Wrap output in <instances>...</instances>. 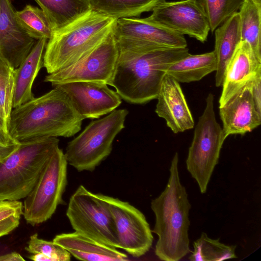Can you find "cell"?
I'll use <instances>...</instances> for the list:
<instances>
[{"label":"cell","mask_w":261,"mask_h":261,"mask_svg":"<svg viewBox=\"0 0 261 261\" xmlns=\"http://www.w3.org/2000/svg\"><path fill=\"white\" fill-rule=\"evenodd\" d=\"M155 110L174 133L193 128L194 121L179 83L166 74L162 82Z\"/></svg>","instance_id":"cell-16"},{"label":"cell","mask_w":261,"mask_h":261,"mask_svg":"<svg viewBox=\"0 0 261 261\" xmlns=\"http://www.w3.org/2000/svg\"><path fill=\"white\" fill-rule=\"evenodd\" d=\"M238 13L241 41L246 42L261 62V4L244 0Z\"/></svg>","instance_id":"cell-24"},{"label":"cell","mask_w":261,"mask_h":261,"mask_svg":"<svg viewBox=\"0 0 261 261\" xmlns=\"http://www.w3.org/2000/svg\"><path fill=\"white\" fill-rule=\"evenodd\" d=\"M128 111L114 110L92 121L68 143L64 153L68 164L78 171H93L111 153L114 140L124 127Z\"/></svg>","instance_id":"cell-6"},{"label":"cell","mask_w":261,"mask_h":261,"mask_svg":"<svg viewBox=\"0 0 261 261\" xmlns=\"http://www.w3.org/2000/svg\"><path fill=\"white\" fill-rule=\"evenodd\" d=\"M0 140L6 143L18 142L13 139L6 130L3 119L0 114Z\"/></svg>","instance_id":"cell-36"},{"label":"cell","mask_w":261,"mask_h":261,"mask_svg":"<svg viewBox=\"0 0 261 261\" xmlns=\"http://www.w3.org/2000/svg\"><path fill=\"white\" fill-rule=\"evenodd\" d=\"M47 41L45 38L38 40L23 61L14 70L13 109L34 98L32 87L39 71L43 66V55Z\"/></svg>","instance_id":"cell-20"},{"label":"cell","mask_w":261,"mask_h":261,"mask_svg":"<svg viewBox=\"0 0 261 261\" xmlns=\"http://www.w3.org/2000/svg\"><path fill=\"white\" fill-rule=\"evenodd\" d=\"M25 259L18 253L12 252L0 256V261H22Z\"/></svg>","instance_id":"cell-37"},{"label":"cell","mask_w":261,"mask_h":261,"mask_svg":"<svg viewBox=\"0 0 261 261\" xmlns=\"http://www.w3.org/2000/svg\"><path fill=\"white\" fill-rule=\"evenodd\" d=\"M113 218L119 248L135 257L145 254L152 246V230L144 214L128 202L99 194Z\"/></svg>","instance_id":"cell-12"},{"label":"cell","mask_w":261,"mask_h":261,"mask_svg":"<svg viewBox=\"0 0 261 261\" xmlns=\"http://www.w3.org/2000/svg\"><path fill=\"white\" fill-rule=\"evenodd\" d=\"M91 9L116 19L152 11L165 0H89Z\"/></svg>","instance_id":"cell-25"},{"label":"cell","mask_w":261,"mask_h":261,"mask_svg":"<svg viewBox=\"0 0 261 261\" xmlns=\"http://www.w3.org/2000/svg\"><path fill=\"white\" fill-rule=\"evenodd\" d=\"M214 100V95L209 93L205 109L195 126L186 162L188 171L196 181L202 194L206 191L226 138L216 120Z\"/></svg>","instance_id":"cell-7"},{"label":"cell","mask_w":261,"mask_h":261,"mask_svg":"<svg viewBox=\"0 0 261 261\" xmlns=\"http://www.w3.org/2000/svg\"><path fill=\"white\" fill-rule=\"evenodd\" d=\"M14 69L0 59V88Z\"/></svg>","instance_id":"cell-35"},{"label":"cell","mask_w":261,"mask_h":261,"mask_svg":"<svg viewBox=\"0 0 261 261\" xmlns=\"http://www.w3.org/2000/svg\"><path fill=\"white\" fill-rule=\"evenodd\" d=\"M19 144V142L6 143L0 140V162L10 155Z\"/></svg>","instance_id":"cell-34"},{"label":"cell","mask_w":261,"mask_h":261,"mask_svg":"<svg viewBox=\"0 0 261 261\" xmlns=\"http://www.w3.org/2000/svg\"><path fill=\"white\" fill-rule=\"evenodd\" d=\"M189 54L186 47H164L143 52L119 51L113 87L128 102L143 104L156 99L168 67Z\"/></svg>","instance_id":"cell-3"},{"label":"cell","mask_w":261,"mask_h":261,"mask_svg":"<svg viewBox=\"0 0 261 261\" xmlns=\"http://www.w3.org/2000/svg\"><path fill=\"white\" fill-rule=\"evenodd\" d=\"M255 3L259 4H261V0H252Z\"/></svg>","instance_id":"cell-39"},{"label":"cell","mask_w":261,"mask_h":261,"mask_svg":"<svg viewBox=\"0 0 261 261\" xmlns=\"http://www.w3.org/2000/svg\"><path fill=\"white\" fill-rule=\"evenodd\" d=\"M251 92L256 109L261 114V76L252 82Z\"/></svg>","instance_id":"cell-33"},{"label":"cell","mask_w":261,"mask_h":261,"mask_svg":"<svg viewBox=\"0 0 261 261\" xmlns=\"http://www.w3.org/2000/svg\"><path fill=\"white\" fill-rule=\"evenodd\" d=\"M237 245L222 243L218 239L209 238L203 232L193 243V251L189 256L191 261H222L237 258Z\"/></svg>","instance_id":"cell-26"},{"label":"cell","mask_w":261,"mask_h":261,"mask_svg":"<svg viewBox=\"0 0 261 261\" xmlns=\"http://www.w3.org/2000/svg\"><path fill=\"white\" fill-rule=\"evenodd\" d=\"M117 20L91 10L54 31L43 55L47 73L65 68L86 56L115 29Z\"/></svg>","instance_id":"cell-4"},{"label":"cell","mask_w":261,"mask_h":261,"mask_svg":"<svg viewBox=\"0 0 261 261\" xmlns=\"http://www.w3.org/2000/svg\"><path fill=\"white\" fill-rule=\"evenodd\" d=\"M147 20L204 43L210 31L208 19L196 0L160 4Z\"/></svg>","instance_id":"cell-13"},{"label":"cell","mask_w":261,"mask_h":261,"mask_svg":"<svg viewBox=\"0 0 261 261\" xmlns=\"http://www.w3.org/2000/svg\"><path fill=\"white\" fill-rule=\"evenodd\" d=\"M11 0H0V59L14 69L28 55L35 41L19 25Z\"/></svg>","instance_id":"cell-15"},{"label":"cell","mask_w":261,"mask_h":261,"mask_svg":"<svg viewBox=\"0 0 261 261\" xmlns=\"http://www.w3.org/2000/svg\"><path fill=\"white\" fill-rule=\"evenodd\" d=\"M244 1L196 0L208 19L212 33L227 18L239 11Z\"/></svg>","instance_id":"cell-28"},{"label":"cell","mask_w":261,"mask_h":261,"mask_svg":"<svg viewBox=\"0 0 261 261\" xmlns=\"http://www.w3.org/2000/svg\"><path fill=\"white\" fill-rule=\"evenodd\" d=\"M20 218L11 217L0 222V237L9 234L17 227Z\"/></svg>","instance_id":"cell-32"},{"label":"cell","mask_w":261,"mask_h":261,"mask_svg":"<svg viewBox=\"0 0 261 261\" xmlns=\"http://www.w3.org/2000/svg\"><path fill=\"white\" fill-rule=\"evenodd\" d=\"M84 118L58 86L12 110L9 134L21 142L46 137L73 136Z\"/></svg>","instance_id":"cell-1"},{"label":"cell","mask_w":261,"mask_h":261,"mask_svg":"<svg viewBox=\"0 0 261 261\" xmlns=\"http://www.w3.org/2000/svg\"><path fill=\"white\" fill-rule=\"evenodd\" d=\"M53 241L79 260L124 261L127 259V255L117 248L75 231L58 234Z\"/></svg>","instance_id":"cell-19"},{"label":"cell","mask_w":261,"mask_h":261,"mask_svg":"<svg viewBox=\"0 0 261 261\" xmlns=\"http://www.w3.org/2000/svg\"><path fill=\"white\" fill-rule=\"evenodd\" d=\"M59 144V139L55 137L20 142L18 147L0 162V200L25 198Z\"/></svg>","instance_id":"cell-5"},{"label":"cell","mask_w":261,"mask_h":261,"mask_svg":"<svg viewBox=\"0 0 261 261\" xmlns=\"http://www.w3.org/2000/svg\"><path fill=\"white\" fill-rule=\"evenodd\" d=\"M69 97L85 119H97L109 114L121 103V98L103 82L80 81L57 85Z\"/></svg>","instance_id":"cell-14"},{"label":"cell","mask_w":261,"mask_h":261,"mask_svg":"<svg viewBox=\"0 0 261 261\" xmlns=\"http://www.w3.org/2000/svg\"><path fill=\"white\" fill-rule=\"evenodd\" d=\"M260 76L261 62L256 59L249 45L241 41L226 67L219 107Z\"/></svg>","instance_id":"cell-18"},{"label":"cell","mask_w":261,"mask_h":261,"mask_svg":"<svg viewBox=\"0 0 261 261\" xmlns=\"http://www.w3.org/2000/svg\"><path fill=\"white\" fill-rule=\"evenodd\" d=\"M215 32V47L217 67L215 85L222 86L226 66L241 41L240 16L235 13L219 25Z\"/></svg>","instance_id":"cell-21"},{"label":"cell","mask_w":261,"mask_h":261,"mask_svg":"<svg viewBox=\"0 0 261 261\" xmlns=\"http://www.w3.org/2000/svg\"><path fill=\"white\" fill-rule=\"evenodd\" d=\"M67 165L64 153L57 147L35 186L24 198L22 215L28 223L35 226L46 221L63 203L67 185Z\"/></svg>","instance_id":"cell-8"},{"label":"cell","mask_w":261,"mask_h":261,"mask_svg":"<svg viewBox=\"0 0 261 261\" xmlns=\"http://www.w3.org/2000/svg\"><path fill=\"white\" fill-rule=\"evenodd\" d=\"M66 214L75 231L119 248L113 218L99 194L80 186L69 199Z\"/></svg>","instance_id":"cell-9"},{"label":"cell","mask_w":261,"mask_h":261,"mask_svg":"<svg viewBox=\"0 0 261 261\" xmlns=\"http://www.w3.org/2000/svg\"><path fill=\"white\" fill-rule=\"evenodd\" d=\"M252 82L219 107L222 129L226 138L231 135H244L251 132L261 123V114L256 109L252 95Z\"/></svg>","instance_id":"cell-17"},{"label":"cell","mask_w":261,"mask_h":261,"mask_svg":"<svg viewBox=\"0 0 261 261\" xmlns=\"http://www.w3.org/2000/svg\"><path fill=\"white\" fill-rule=\"evenodd\" d=\"M217 62L213 51L198 55L189 54L171 64L166 74L178 83L198 81L210 73L216 71Z\"/></svg>","instance_id":"cell-22"},{"label":"cell","mask_w":261,"mask_h":261,"mask_svg":"<svg viewBox=\"0 0 261 261\" xmlns=\"http://www.w3.org/2000/svg\"><path fill=\"white\" fill-rule=\"evenodd\" d=\"M23 204L19 200H0V222L11 217L21 218Z\"/></svg>","instance_id":"cell-31"},{"label":"cell","mask_w":261,"mask_h":261,"mask_svg":"<svg viewBox=\"0 0 261 261\" xmlns=\"http://www.w3.org/2000/svg\"><path fill=\"white\" fill-rule=\"evenodd\" d=\"M29 258L35 261H51L49 257L41 253L33 254Z\"/></svg>","instance_id":"cell-38"},{"label":"cell","mask_w":261,"mask_h":261,"mask_svg":"<svg viewBox=\"0 0 261 261\" xmlns=\"http://www.w3.org/2000/svg\"><path fill=\"white\" fill-rule=\"evenodd\" d=\"M119 51L143 52L164 47H186L183 35L145 18H123L114 29Z\"/></svg>","instance_id":"cell-10"},{"label":"cell","mask_w":261,"mask_h":261,"mask_svg":"<svg viewBox=\"0 0 261 261\" xmlns=\"http://www.w3.org/2000/svg\"><path fill=\"white\" fill-rule=\"evenodd\" d=\"M178 162L176 152L171 162L165 189L151 202L155 217L152 232L158 237L155 254L164 261H178L190 251L188 232L191 205L186 189L180 182Z\"/></svg>","instance_id":"cell-2"},{"label":"cell","mask_w":261,"mask_h":261,"mask_svg":"<svg viewBox=\"0 0 261 261\" xmlns=\"http://www.w3.org/2000/svg\"><path fill=\"white\" fill-rule=\"evenodd\" d=\"M114 29L86 56L73 64L46 75L44 82L54 86L80 81L101 82L108 85L119 53Z\"/></svg>","instance_id":"cell-11"},{"label":"cell","mask_w":261,"mask_h":261,"mask_svg":"<svg viewBox=\"0 0 261 261\" xmlns=\"http://www.w3.org/2000/svg\"><path fill=\"white\" fill-rule=\"evenodd\" d=\"M25 249L32 254H43L51 261H69L71 258V254L64 248L53 241L39 238L37 233L31 236Z\"/></svg>","instance_id":"cell-29"},{"label":"cell","mask_w":261,"mask_h":261,"mask_svg":"<svg viewBox=\"0 0 261 261\" xmlns=\"http://www.w3.org/2000/svg\"><path fill=\"white\" fill-rule=\"evenodd\" d=\"M59 30L92 10L89 0H34Z\"/></svg>","instance_id":"cell-23"},{"label":"cell","mask_w":261,"mask_h":261,"mask_svg":"<svg viewBox=\"0 0 261 261\" xmlns=\"http://www.w3.org/2000/svg\"><path fill=\"white\" fill-rule=\"evenodd\" d=\"M14 91L13 70L0 88V114L4 121L5 127L8 133L11 114L13 109Z\"/></svg>","instance_id":"cell-30"},{"label":"cell","mask_w":261,"mask_h":261,"mask_svg":"<svg viewBox=\"0 0 261 261\" xmlns=\"http://www.w3.org/2000/svg\"><path fill=\"white\" fill-rule=\"evenodd\" d=\"M16 18L21 28L35 40L49 39L54 30L43 11L40 8L27 5L20 11H16Z\"/></svg>","instance_id":"cell-27"}]
</instances>
